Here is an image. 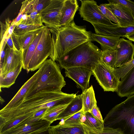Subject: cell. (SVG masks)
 <instances>
[{"mask_svg": "<svg viewBox=\"0 0 134 134\" xmlns=\"http://www.w3.org/2000/svg\"><path fill=\"white\" fill-rule=\"evenodd\" d=\"M69 94L41 92L25 99L14 108L0 111V126L6 131L18 124L39 120L46 110L54 106L68 104Z\"/></svg>", "mask_w": 134, "mask_h": 134, "instance_id": "1", "label": "cell"}, {"mask_svg": "<svg viewBox=\"0 0 134 134\" xmlns=\"http://www.w3.org/2000/svg\"><path fill=\"white\" fill-rule=\"evenodd\" d=\"M51 33L52 46L49 57L53 61L86 42L93 41L92 33L84 26L76 25L74 20L63 27L49 28Z\"/></svg>", "mask_w": 134, "mask_h": 134, "instance_id": "2", "label": "cell"}, {"mask_svg": "<svg viewBox=\"0 0 134 134\" xmlns=\"http://www.w3.org/2000/svg\"><path fill=\"white\" fill-rule=\"evenodd\" d=\"M59 66L51 59H47L38 69V76L31 85L24 100L41 92H62L61 90L66 83Z\"/></svg>", "mask_w": 134, "mask_h": 134, "instance_id": "3", "label": "cell"}, {"mask_svg": "<svg viewBox=\"0 0 134 134\" xmlns=\"http://www.w3.org/2000/svg\"><path fill=\"white\" fill-rule=\"evenodd\" d=\"M103 51L90 41L79 46L60 57L59 66L65 69L81 67L92 71L100 60Z\"/></svg>", "mask_w": 134, "mask_h": 134, "instance_id": "4", "label": "cell"}, {"mask_svg": "<svg viewBox=\"0 0 134 134\" xmlns=\"http://www.w3.org/2000/svg\"><path fill=\"white\" fill-rule=\"evenodd\" d=\"M104 128H119L124 134H134V94L116 105L103 120Z\"/></svg>", "mask_w": 134, "mask_h": 134, "instance_id": "5", "label": "cell"}, {"mask_svg": "<svg viewBox=\"0 0 134 134\" xmlns=\"http://www.w3.org/2000/svg\"><path fill=\"white\" fill-rule=\"evenodd\" d=\"M52 40L49 28H43L41 38L26 71L27 72L38 69L50 55L52 50Z\"/></svg>", "mask_w": 134, "mask_h": 134, "instance_id": "6", "label": "cell"}, {"mask_svg": "<svg viewBox=\"0 0 134 134\" xmlns=\"http://www.w3.org/2000/svg\"><path fill=\"white\" fill-rule=\"evenodd\" d=\"M92 71V75L104 91L116 92L120 80L112 68L100 60Z\"/></svg>", "mask_w": 134, "mask_h": 134, "instance_id": "7", "label": "cell"}, {"mask_svg": "<svg viewBox=\"0 0 134 134\" xmlns=\"http://www.w3.org/2000/svg\"><path fill=\"white\" fill-rule=\"evenodd\" d=\"M81 5L79 8V14L84 20L92 24H100L113 26V23L102 13L96 1L93 0H80Z\"/></svg>", "mask_w": 134, "mask_h": 134, "instance_id": "8", "label": "cell"}, {"mask_svg": "<svg viewBox=\"0 0 134 134\" xmlns=\"http://www.w3.org/2000/svg\"><path fill=\"white\" fill-rule=\"evenodd\" d=\"M65 0H51L40 14L43 23L48 28L59 27Z\"/></svg>", "mask_w": 134, "mask_h": 134, "instance_id": "9", "label": "cell"}, {"mask_svg": "<svg viewBox=\"0 0 134 134\" xmlns=\"http://www.w3.org/2000/svg\"><path fill=\"white\" fill-rule=\"evenodd\" d=\"M116 50L115 68L123 66L134 58V45L130 40L120 38Z\"/></svg>", "mask_w": 134, "mask_h": 134, "instance_id": "10", "label": "cell"}, {"mask_svg": "<svg viewBox=\"0 0 134 134\" xmlns=\"http://www.w3.org/2000/svg\"><path fill=\"white\" fill-rule=\"evenodd\" d=\"M65 70V76L74 81L82 91L89 87L90 79L92 75V70L81 67H72Z\"/></svg>", "mask_w": 134, "mask_h": 134, "instance_id": "11", "label": "cell"}, {"mask_svg": "<svg viewBox=\"0 0 134 134\" xmlns=\"http://www.w3.org/2000/svg\"><path fill=\"white\" fill-rule=\"evenodd\" d=\"M96 34L107 36L125 37L134 32V25L122 27L116 24L113 26L92 24Z\"/></svg>", "mask_w": 134, "mask_h": 134, "instance_id": "12", "label": "cell"}, {"mask_svg": "<svg viewBox=\"0 0 134 134\" xmlns=\"http://www.w3.org/2000/svg\"><path fill=\"white\" fill-rule=\"evenodd\" d=\"M51 123L42 119L28 123L18 124L1 134H29L33 132L48 128Z\"/></svg>", "mask_w": 134, "mask_h": 134, "instance_id": "13", "label": "cell"}, {"mask_svg": "<svg viewBox=\"0 0 134 134\" xmlns=\"http://www.w3.org/2000/svg\"><path fill=\"white\" fill-rule=\"evenodd\" d=\"M5 51L4 60L2 67L0 69V77L4 76L9 72L22 63L23 50L8 48Z\"/></svg>", "mask_w": 134, "mask_h": 134, "instance_id": "14", "label": "cell"}, {"mask_svg": "<svg viewBox=\"0 0 134 134\" xmlns=\"http://www.w3.org/2000/svg\"><path fill=\"white\" fill-rule=\"evenodd\" d=\"M104 4L115 16L120 24V26L134 25V17L129 8L119 4L108 3Z\"/></svg>", "mask_w": 134, "mask_h": 134, "instance_id": "15", "label": "cell"}, {"mask_svg": "<svg viewBox=\"0 0 134 134\" xmlns=\"http://www.w3.org/2000/svg\"><path fill=\"white\" fill-rule=\"evenodd\" d=\"M38 73V70L25 83L9 103L1 110L10 109L20 104L24 100L27 93L33 82L36 79Z\"/></svg>", "mask_w": 134, "mask_h": 134, "instance_id": "16", "label": "cell"}, {"mask_svg": "<svg viewBox=\"0 0 134 134\" xmlns=\"http://www.w3.org/2000/svg\"><path fill=\"white\" fill-rule=\"evenodd\" d=\"M116 92L121 97L134 94V66L121 79Z\"/></svg>", "mask_w": 134, "mask_h": 134, "instance_id": "17", "label": "cell"}, {"mask_svg": "<svg viewBox=\"0 0 134 134\" xmlns=\"http://www.w3.org/2000/svg\"><path fill=\"white\" fill-rule=\"evenodd\" d=\"M79 5L76 0H65L62 10V16L58 27H64L73 20Z\"/></svg>", "mask_w": 134, "mask_h": 134, "instance_id": "18", "label": "cell"}, {"mask_svg": "<svg viewBox=\"0 0 134 134\" xmlns=\"http://www.w3.org/2000/svg\"><path fill=\"white\" fill-rule=\"evenodd\" d=\"M45 26L24 34L17 35L13 34V40L16 48L24 51L31 43L40 31Z\"/></svg>", "mask_w": 134, "mask_h": 134, "instance_id": "19", "label": "cell"}, {"mask_svg": "<svg viewBox=\"0 0 134 134\" xmlns=\"http://www.w3.org/2000/svg\"><path fill=\"white\" fill-rule=\"evenodd\" d=\"M81 124L86 132L98 133L103 131V124L94 117L89 112L85 113Z\"/></svg>", "mask_w": 134, "mask_h": 134, "instance_id": "20", "label": "cell"}, {"mask_svg": "<svg viewBox=\"0 0 134 134\" xmlns=\"http://www.w3.org/2000/svg\"><path fill=\"white\" fill-rule=\"evenodd\" d=\"M91 37L93 41H96L100 44L103 51L106 50H116L120 39L119 37L104 36L92 33Z\"/></svg>", "mask_w": 134, "mask_h": 134, "instance_id": "21", "label": "cell"}, {"mask_svg": "<svg viewBox=\"0 0 134 134\" xmlns=\"http://www.w3.org/2000/svg\"><path fill=\"white\" fill-rule=\"evenodd\" d=\"M82 108V102L81 94L76 95L59 115L57 120H65L81 110Z\"/></svg>", "mask_w": 134, "mask_h": 134, "instance_id": "22", "label": "cell"}, {"mask_svg": "<svg viewBox=\"0 0 134 134\" xmlns=\"http://www.w3.org/2000/svg\"><path fill=\"white\" fill-rule=\"evenodd\" d=\"M50 127L53 134H87L81 125H69L59 123Z\"/></svg>", "mask_w": 134, "mask_h": 134, "instance_id": "23", "label": "cell"}, {"mask_svg": "<svg viewBox=\"0 0 134 134\" xmlns=\"http://www.w3.org/2000/svg\"><path fill=\"white\" fill-rule=\"evenodd\" d=\"M44 27L37 34L28 47L23 51L22 68L26 70L41 38Z\"/></svg>", "mask_w": 134, "mask_h": 134, "instance_id": "24", "label": "cell"}, {"mask_svg": "<svg viewBox=\"0 0 134 134\" xmlns=\"http://www.w3.org/2000/svg\"><path fill=\"white\" fill-rule=\"evenodd\" d=\"M82 102V109L84 113L90 112L97 103L94 91L92 85L82 91L81 94Z\"/></svg>", "mask_w": 134, "mask_h": 134, "instance_id": "25", "label": "cell"}, {"mask_svg": "<svg viewBox=\"0 0 134 134\" xmlns=\"http://www.w3.org/2000/svg\"><path fill=\"white\" fill-rule=\"evenodd\" d=\"M22 66V63L21 64L9 72L4 76L0 77L1 90V88H9L14 83L16 78L21 71Z\"/></svg>", "mask_w": 134, "mask_h": 134, "instance_id": "26", "label": "cell"}, {"mask_svg": "<svg viewBox=\"0 0 134 134\" xmlns=\"http://www.w3.org/2000/svg\"><path fill=\"white\" fill-rule=\"evenodd\" d=\"M68 104L54 106L47 109L42 115L41 118L47 120L52 124L57 120L59 115Z\"/></svg>", "mask_w": 134, "mask_h": 134, "instance_id": "27", "label": "cell"}, {"mask_svg": "<svg viewBox=\"0 0 134 134\" xmlns=\"http://www.w3.org/2000/svg\"><path fill=\"white\" fill-rule=\"evenodd\" d=\"M116 51L106 50L103 51L100 60L112 68H115L116 60Z\"/></svg>", "mask_w": 134, "mask_h": 134, "instance_id": "28", "label": "cell"}, {"mask_svg": "<svg viewBox=\"0 0 134 134\" xmlns=\"http://www.w3.org/2000/svg\"><path fill=\"white\" fill-rule=\"evenodd\" d=\"M21 24L27 25L43 26L41 16L40 13L32 11L29 14L26 19Z\"/></svg>", "mask_w": 134, "mask_h": 134, "instance_id": "29", "label": "cell"}, {"mask_svg": "<svg viewBox=\"0 0 134 134\" xmlns=\"http://www.w3.org/2000/svg\"><path fill=\"white\" fill-rule=\"evenodd\" d=\"M134 66V58L123 66L112 69L118 78L120 80Z\"/></svg>", "mask_w": 134, "mask_h": 134, "instance_id": "30", "label": "cell"}, {"mask_svg": "<svg viewBox=\"0 0 134 134\" xmlns=\"http://www.w3.org/2000/svg\"><path fill=\"white\" fill-rule=\"evenodd\" d=\"M84 114L85 113L82 109L70 118L59 123L69 125H81L82 119Z\"/></svg>", "mask_w": 134, "mask_h": 134, "instance_id": "31", "label": "cell"}, {"mask_svg": "<svg viewBox=\"0 0 134 134\" xmlns=\"http://www.w3.org/2000/svg\"><path fill=\"white\" fill-rule=\"evenodd\" d=\"M42 27L23 24H18L15 27L13 34L16 35L24 34L38 29Z\"/></svg>", "mask_w": 134, "mask_h": 134, "instance_id": "32", "label": "cell"}, {"mask_svg": "<svg viewBox=\"0 0 134 134\" xmlns=\"http://www.w3.org/2000/svg\"><path fill=\"white\" fill-rule=\"evenodd\" d=\"M34 1L26 0L22 2V5L18 16L13 20L16 25L18 24L24 13H27L29 14Z\"/></svg>", "mask_w": 134, "mask_h": 134, "instance_id": "33", "label": "cell"}, {"mask_svg": "<svg viewBox=\"0 0 134 134\" xmlns=\"http://www.w3.org/2000/svg\"><path fill=\"white\" fill-rule=\"evenodd\" d=\"M51 0H34L29 14L35 11L40 13L49 3Z\"/></svg>", "mask_w": 134, "mask_h": 134, "instance_id": "34", "label": "cell"}, {"mask_svg": "<svg viewBox=\"0 0 134 134\" xmlns=\"http://www.w3.org/2000/svg\"><path fill=\"white\" fill-rule=\"evenodd\" d=\"M98 7L102 13L106 18L120 26V24L115 16L104 4H101Z\"/></svg>", "mask_w": 134, "mask_h": 134, "instance_id": "35", "label": "cell"}, {"mask_svg": "<svg viewBox=\"0 0 134 134\" xmlns=\"http://www.w3.org/2000/svg\"><path fill=\"white\" fill-rule=\"evenodd\" d=\"M12 22L9 18L6 19L5 24L0 21L1 41L4 40H7L8 38V31Z\"/></svg>", "mask_w": 134, "mask_h": 134, "instance_id": "36", "label": "cell"}, {"mask_svg": "<svg viewBox=\"0 0 134 134\" xmlns=\"http://www.w3.org/2000/svg\"><path fill=\"white\" fill-rule=\"evenodd\" d=\"M109 3L123 5L130 9L134 17V1L129 0H108Z\"/></svg>", "mask_w": 134, "mask_h": 134, "instance_id": "37", "label": "cell"}, {"mask_svg": "<svg viewBox=\"0 0 134 134\" xmlns=\"http://www.w3.org/2000/svg\"><path fill=\"white\" fill-rule=\"evenodd\" d=\"M86 132L87 134H124L122 131L119 128L113 129L110 128H104L103 131L98 133L87 132Z\"/></svg>", "mask_w": 134, "mask_h": 134, "instance_id": "38", "label": "cell"}, {"mask_svg": "<svg viewBox=\"0 0 134 134\" xmlns=\"http://www.w3.org/2000/svg\"><path fill=\"white\" fill-rule=\"evenodd\" d=\"M92 115L102 124H103V120L99 108L97 104H96L89 112Z\"/></svg>", "mask_w": 134, "mask_h": 134, "instance_id": "39", "label": "cell"}, {"mask_svg": "<svg viewBox=\"0 0 134 134\" xmlns=\"http://www.w3.org/2000/svg\"><path fill=\"white\" fill-rule=\"evenodd\" d=\"M7 44V40H4L1 41L0 44V69L2 66L4 60L5 56V50L4 48Z\"/></svg>", "mask_w": 134, "mask_h": 134, "instance_id": "40", "label": "cell"}, {"mask_svg": "<svg viewBox=\"0 0 134 134\" xmlns=\"http://www.w3.org/2000/svg\"><path fill=\"white\" fill-rule=\"evenodd\" d=\"M29 134H53L49 127L48 129L38 130Z\"/></svg>", "mask_w": 134, "mask_h": 134, "instance_id": "41", "label": "cell"}, {"mask_svg": "<svg viewBox=\"0 0 134 134\" xmlns=\"http://www.w3.org/2000/svg\"><path fill=\"white\" fill-rule=\"evenodd\" d=\"M7 44L10 49H15L17 48L14 43L12 35L7 39Z\"/></svg>", "mask_w": 134, "mask_h": 134, "instance_id": "42", "label": "cell"}, {"mask_svg": "<svg viewBox=\"0 0 134 134\" xmlns=\"http://www.w3.org/2000/svg\"><path fill=\"white\" fill-rule=\"evenodd\" d=\"M129 40L134 42V32L125 37Z\"/></svg>", "mask_w": 134, "mask_h": 134, "instance_id": "43", "label": "cell"}]
</instances>
